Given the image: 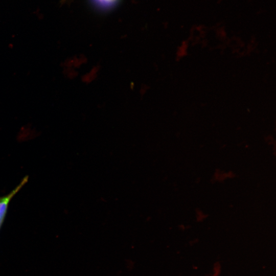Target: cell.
Masks as SVG:
<instances>
[{"instance_id": "1", "label": "cell", "mask_w": 276, "mask_h": 276, "mask_svg": "<svg viewBox=\"0 0 276 276\" xmlns=\"http://www.w3.org/2000/svg\"><path fill=\"white\" fill-rule=\"evenodd\" d=\"M28 178H25L10 193L0 198V228L5 218L8 204L12 198L18 192L27 181Z\"/></svg>"}]
</instances>
